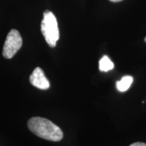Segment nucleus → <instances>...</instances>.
Listing matches in <instances>:
<instances>
[{"label":"nucleus","mask_w":146,"mask_h":146,"mask_svg":"<svg viewBox=\"0 0 146 146\" xmlns=\"http://www.w3.org/2000/svg\"><path fill=\"white\" fill-rule=\"evenodd\" d=\"M129 146H146V143H142V142H136V143H132Z\"/></svg>","instance_id":"0eeeda50"},{"label":"nucleus","mask_w":146,"mask_h":146,"mask_svg":"<svg viewBox=\"0 0 146 146\" xmlns=\"http://www.w3.org/2000/svg\"><path fill=\"white\" fill-rule=\"evenodd\" d=\"M29 81L34 87L43 90L49 89L50 86L48 79L45 76L43 70L39 67H37L33 70V72L31 74Z\"/></svg>","instance_id":"20e7f679"},{"label":"nucleus","mask_w":146,"mask_h":146,"mask_svg":"<svg viewBox=\"0 0 146 146\" xmlns=\"http://www.w3.org/2000/svg\"><path fill=\"white\" fill-rule=\"evenodd\" d=\"M133 81V78L131 76H123L120 81L116 82V88L120 92H125L130 88Z\"/></svg>","instance_id":"39448f33"},{"label":"nucleus","mask_w":146,"mask_h":146,"mask_svg":"<svg viewBox=\"0 0 146 146\" xmlns=\"http://www.w3.org/2000/svg\"><path fill=\"white\" fill-rule=\"evenodd\" d=\"M41 30L47 44L52 47H56L60 37V33L57 19L51 11L46 10L43 13Z\"/></svg>","instance_id":"f03ea898"},{"label":"nucleus","mask_w":146,"mask_h":146,"mask_svg":"<svg viewBox=\"0 0 146 146\" xmlns=\"http://www.w3.org/2000/svg\"><path fill=\"white\" fill-rule=\"evenodd\" d=\"M29 130L36 136L52 141H61L63 132L61 129L52 121L41 117H33L29 120Z\"/></svg>","instance_id":"f257e3e1"},{"label":"nucleus","mask_w":146,"mask_h":146,"mask_svg":"<svg viewBox=\"0 0 146 146\" xmlns=\"http://www.w3.org/2000/svg\"><path fill=\"white\" fill-rule=\"evenodd\" d=\"M23 45V39L16 29L11 30L7 36L3 48V56L6 59L13 58Z\"/></svg>","instance_id":"7ed1b4c3"},{"label":"nucleus","mask_w":146,"mask_h":146,"mask_svg":"<svg viewBox=\"0 0 146 146\" xmlns=\"http://www.w3.org/2000/svg\"><path fill=\"white\" fill-rule=\"evenodd\" d=\"M110 1H112V2H119V1H123V0H110Z\"/></svg>","instance_id":"6e6552de"},{"label":"nucleus","mask_w":146,"mask_h":146,"mask_svg":"<svg viewBox=\"0 0 146 146\" xmlns=\"http://www.w3.org/2000/svg\"><path fill=\"white\" fill-rule=\"evenodd\" d=\"M145 42H146V37L145 38Z\"/></svg>","instance_id":"1a4fd4ad"},{"label":"nucleus","mask_w":146,"mask_h":146,"mask_svg":"<svg viewBox=\"0 0 146 146\" xmlns=\"http://www.w3.org/2000/svg\"><path fill=\"white\" fill-rule=\"evenodd\" d=\"M114 67V64L107 56H103L100 60L99 68L102 72H108V71L112 70Z\"/></svg>","instance_id":"423d86ee"}]
</instances>
